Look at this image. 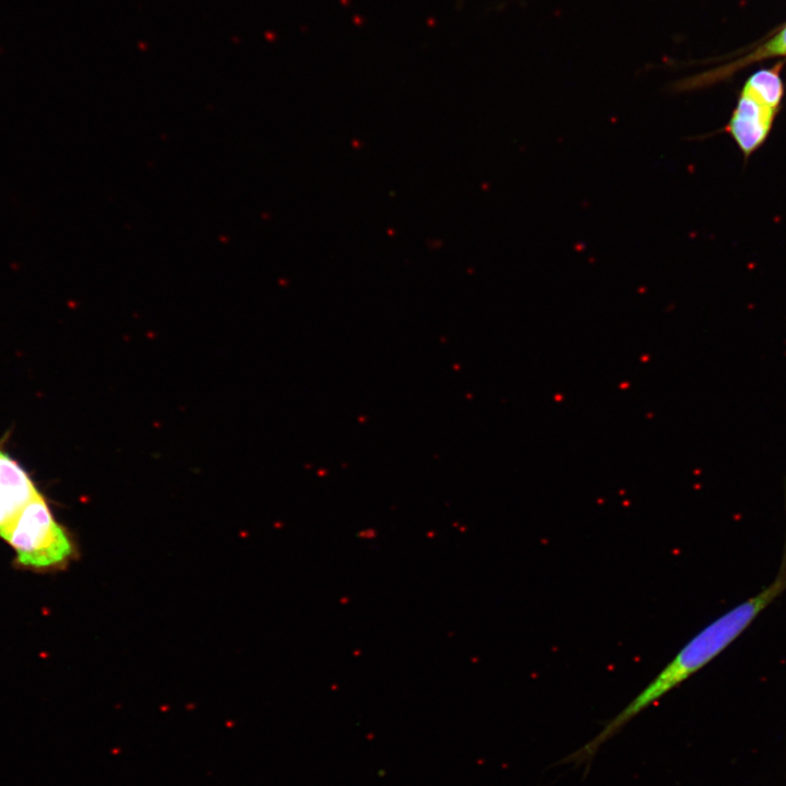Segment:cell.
Returning <instances> with one entry per match:
<instances>
[{
  "label": "cell",
  "instance_id": "6",
  "mask_svg": "<svg viewBox=\"0 0 786 786\" xmlns=\"http://www.w3.org/2000/svg\"><path fill=\"white\" fill-rule=\"evenodd\" d=\"M775 56H786V26L770 41L738 63V67Z\"/></svg>",
  "mask_w": 786,
  "mask_h": 786
},
{
  "label": "cell",
  "instance_id": "2",
  "mask_svg": "<svg viewBox=\"0 0 786 786\" xmlns=\"http://www.w3.org/2000/svg\"><path fill=\"white\" fill-rule=\"evenodd\" d=\"M2 538L15 551L17 565L24 568H61L75 551L41 492L22 509Z\"/></svg>",
  "mask_w": 786,
  "mask_h": 786
},
{
  "label": "cell",
  "instance_id": "3",
  "mask_svg": "<svg viewBox=\"0 0 786 786\" xmlns=\"http://www.w3.org/2000/svg\"><path fill=\"white\" fill-rule=\"evenodd\" d=\"M778 111V107L742 87L725 131L746 159L767 140Z\"/></svg>",
  "mask_w": 786,
  "mask_h": 786
},
{
  "label": "cell",
  "instance_id": "5",
  "mask_svg": "<svg viewBox=\"0 0 786 786\" xmlns=\"http://www.w3.org/2000/svg\"><path fill=\"white\" fill-rule=\"evenodd\" d=\"M782 63L753 73L743 87L755 93L775 107H781L784 85L779 75Z\"/></svg>",
  "mask_w": 786,
  "mask_h": 786
},
{
  "label": "cell",
  "instance_id": "1",
  "mask_svg": "<svg viewBox=\"0 0 786 786\" xmlns=\"http://www.w3.org/2000/svg\"><path fill=\"white\" fill-rule=\"evenodd\" d=\"M786 592V539L774 580L754 596L741 602L704 627L682 646L654 680L635 696L575 757H592L597 748L631 718L702 669L736 641L775 599Z\"/></svg>",
  "mask_w": 786,
  "mask_h": 786
},
{
  "label": "cell",
  "instance_id": "4",
  "mask_svg": "<svg viewBox=\"0 0 786 786\" xmlns=\"http://www.w3.org/2000/svg\"><path fill=\"white\" fill-rule=\"evenodd\" d=\"M40 491L22 464L0 445V537Z\"/></svg>",
  "mask_w": 786,
  "mask_h": 786
}]
</instances>
